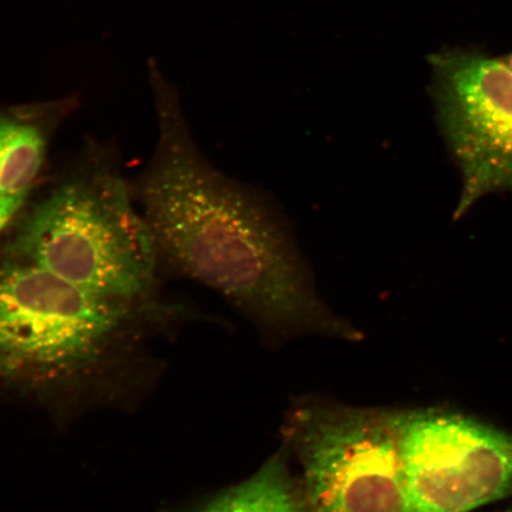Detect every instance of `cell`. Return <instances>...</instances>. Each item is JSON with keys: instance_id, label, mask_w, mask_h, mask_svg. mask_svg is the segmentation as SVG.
<instances>
[{"instance_id": "obj_10", "label": "cell", "mask_w": 512, "mask_h": 512, "mask_svg": "<svg viewBox=\"0 0 512 512\" xmlns=\"http://www.w3.org/2000/svg\"><path fill=\"white\" fill-rule=\"evenodd\" d=\"M505 63L508 64V66L512 69V54H510L509 56H505L503 57L502 59Z\"/></svg>"}, {"instance_id": "obj_9", "label": "cell", "mask_w": 512, "mask_h": 512, "mask_svg": "<svg viewBox=\"0 0 512 512\" xmlns=\"http://www.w3.org/2000/svg\"><path fill=\"white\" fill-rule=\"evenodd\" d=\"M25 201H27V198L0 196V233L14 221Z\"/></svg>"}, {"instance_id": "obj_5", "label": "cell", "mask_w": 512, "mask_h": 512, "mask_svg": "<svg viewBox=\"0 0 512 512\" xmlns=\"http://www.w3.org/2000/svg\"><path fill=\"white\" fill-rule=\"evenodd\" d=\"M408 512H470L512 496V437L457 414L398 411Z\"/></svg>"}, {"instance_id": "obj_6", "label": "cell", "mask_w": 512, "mask_h": 512, "mask_svg": "<svg viewBox=\"0 0 512 512\" xmlns=\"http://www.w3.org/2000/svg\"><path fill=\"white\" fill-rule=\"evenodd\" d=\"M430 92L441 134L462 174L454 219L480 198L512 191V69L460 50L430 56Z\"/></svg>"}, {"instance_id": "obj_7", "label": "cell", "mask_w": 512, "mask_h": 512, "mask_svg": "<svg viewBox=\"0 0 512 512\" xmlns=\"http://www.w3.org/2000/svg\"><path fill=\"white\" fill-rule=\"evenodd\" d=\"M56 104L0 111V196L28 198L48 151L43 124Z\"/></svg>"}, {"instance_id": "obj_11", "label": "cell", "mask_w": 512, "mask_h": 512, "mask_svg": "<svg viewBox=\"0 0 512 512\" xmlns=\"http://www.w3.org/2000/svg\"><path fill=\"white\" fill-rule=\"evenodd\" d=\"M504 512H512V508L505 510Z\"/></svg>"}, {"instance_id": "obj_4", "label": "cell", "mask_w": 512, "mask_h": 512, "mask_svg": "<svg viewBox=\"0 0 512 512\" xmlns=\"http://www.w3.org/2000/svg\"><path fill=\"white\" fill-rule=\"evenodd\" d=\"M398 411L304 400L284 426L310 512H408Z\"/></svg>"}, {"instance_id": "obj_2", "label": "cell", "mask_w": 512, "mask_h": 512, "mask_svg": "<svg viewBox=\"0 0 512 512\" xmlns=\"http://www.w3.org/2000/svg\"><path fill=\"white\" fill-rule=\"evenodd\" d=\"M5 255L136 309L155 290L160 256L125 183L105 172L51 191L19 224Z\"/></svg>"}, {"instance_id": "obj_8", "label": "cell", "mask_w": 512, "mask_h": 512, "mask_svg": "<svg viewBox=\"0 0 512 512\" xmlns=\"http://www.w3.org/2000/svg\"><path fill=\"white\" fill-rule=\"evenodd\" d=\"M195 512H310L288 453L280 451L251 478L233 486Z\"/></svg>"}, {"instance_id": "obj_1", "label": "cell", "mask_w": 512, "mask_h": 512, "mask_svg": "<svg viewBox=\"0 0 512 512\" xmlns=\"http://www.w3.org/2000/svg\"><path fill=\"white\" fill-rule=\"evenodd\" d=\"M149 72L158 144L139 187L160 256L211 288L274 343L302 336L361 341L319 296L315 272L273 198L217 170L198 149L174 86Z\"/></svg>"}, {"instance_id": "obj_3", "label": "cell", "mask_w": 512, "mask_h": 512, "mask_svg": "<svg viewBox=\"0 0 512 512\" xmlns=\"http://www.w3.org/2000/svg\"><path fill=\"white\" fill-rule=\"evenodd\" d=\"M134 311L5 255L0 261V377L38 388L79 379L104 360Z\"/></svg>"}]
</instances>
